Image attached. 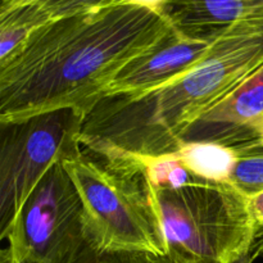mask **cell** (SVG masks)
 I'll return each instance as SVG.
<instances>
[{
	"instance_id": "17",
	"label": "cell",
	"mask_w": 263,
	"mask_h": 263,
	"mask_svg": "<svg viewBox=\"0 0 263 263\" xmlns=\"http://www.w3.org/2000/svg\"><path fill=\"white\" fill-rule=\"evenodd\" d=\"M130 263H164L162 258L149 256V254H130Z\"/></svg>"
},
{
	"instance_id": "8",
	"label": "cell",
	"mask_w": 263,
	"mask_h": 263,
	"mask_svg": "<svg viewBox=\"0 0 263 263\" xmlns=\"http://www.w3.org/2000/svg\"><path fill=\"white\" fill-rule=\"evenodd\" d=\"M263 116V68L195 123L184 141H213L241 149L252 145L249 126Z\"/></svg>"
},
{
	"instance_id": "15",
	"label": "cell",
	"mask_w": 263,
	"mask_h": 263,
	"mask_svg": "<svg viewBox=\"0 0 263 263\" xmlns=\"http://www.w3.org/2000/svg\"><path fill=\"white\" fill-rule=\"evenodd\" d=\"M248 199L252 215H253L254 221L263 235V190L252 197H248Z\"/></svg>"
},
{
	"instance_id": "9",
	"label": "cell",
	"mask_w": 263,
	"mask_h": 263,
	"mask_svg": "<svg viewBox=\"0 0 263 263\" xmlns=\"http://www.w3.org/2000/svg\"><path fill=\"white\" fill-rule=\"evenodd\" d=\"M91 4L87 0H2L0 67L15 58L39 31Z\"/></svg>"
},
{
	"instance_id": "10",
	"label": "cell",
	"mask_w": 263,
	"mask_h": 263,
	"mask_svg": "<svg viewBox=\"0 0 263 263\" xmlns=\"http://www.w3.org/2000/svg\"><path fill=\"white\" fill-rule=\"evenodd\" d=\"M167 13L175 27L193 35L233 25L263 28V0H167Z\"/></svg>"
},
{
	"instance_id": "4",
	"label": "cell",
	"mask_w": 263,
	"mask_h": 263,
	"mask_svg": "<svg viewBox=\"0 0 263 263\" xmlns=\"http://www.w3.org/2000/svg\"><path fill=\"white\" fill-rule=\"evenodd\" d=\"M153 187V186H152ZM166 236V258L252 263L263 244L247 195L230 184L195 180L177 190H156Z\"/></svg>"
},
{
	"instance_id": "6",
	"label": "cell",
	"mask_w": 263,
	"mask_h": 263,
	"mask_svg": "<svg viewBox=\"0 0 263 263\" xmlns=\"http://www.w3.org/2000/svg\"><path fill=\"white\" fill-rule=\"evenodd\" d=\"M5 240L4 263H73L84 251V208L62 161L39 182Z\"/></svg>"
},
{
	"instance_id": "11",
	"label": "cell",
	"mask_w": 263,
	"mask_h": 263,
	"mask_svg": "<svg viewBox=\"0 0 263 263\" xmlns=\"http://www.w3.org/2000/svg\"><path fill=\"white\" fill-rule=\"evenodd\" d=\"M175 154L195 179L215 184H230L239 159L235 148L213 141H182Z\"/></svg>"
},
{
	"instance_id": "12",
	"label": "cell",
	"mask_w": 263,
	"mask_h": 263,
	"mask_svg": "<svg viewBox=\"0 0 263 263\" xmlns=\"http://www.w3.org/2000/svg\"><path fill=\"white\" fill-rule=\"evenodd\" d=\"M134 162L140 163L149 184L156 190H177L197 180L175 153L141 157Z\"/></svg>"
},
{
	"instance_id": "1",
	"label": "cell",
	"mask_w": 263,
	"mask_h": 263,
	"mask_svg": "<svg viewBox=\"0 0 263 263\" xmlns=\"http://www.w3.org/2000/svg\"><path fill=\"white\" fill-rule=\"evenodd\" d=\"M174 30L167 0H98L51 23L0 67V123L61 109L86 118L110 84Z\"/></svg>"
},
{
	"instance_id": "3",
	"label": "cell",
	"mask_w": 263,
	"mask_h": 263,
	"mask_svg": "<svg viewBox=\"0 0 263 263\" xmlns=\"http://www.w3.org/2000/svg\"><path fill=\"white\" fill-rule=\"evenodd\" d=\"M84 208L87 244L102 253L168 256L166 236L140 164H115L80 149L62 161Z\"/></svg>"
},
{
	"instance_id": "19",
	"label": "cell",
	"mask_w": 263,
	"mask_h": 263,
	"mask_svg": "<svg viewBox=\"0 0 263 263\" xmlns=\"http://www.w3.org/2000/svg\"><path fill=\"white\" fill-rule=\"evenodd\" d=\"M257 257H263V244H262L261 248H259V251H258V256H257Z\"/></svg>"
},
{
	"instance_id": "5",
	"label": "cell",
	"mask_w": 263,
	"mask_h": 263,
	"mask_svg": "<svg viewBox=\"0 0 263 263\" xmlns=\"http://www.w3.org/2000/svg\"><path fill=\"white\" fill-rule=\"evenodd\" d=\"M85 117L73 109L2 125L0 238L7 236L46 172L81 149Z\"/></svg>"
},
{
	"instance_id": "13",
	"label": "cell",
	"mask_w": 263,
	"mask_h": 263,
	"mask_svg": "<svg viewBox=\"0 0 263 263\" xmlns=\"http://www.w3.org/2000/svg\"><path fill=\"white\" fill-rule=\"evenodd\" d=\"M236 151L239 152V159L231 176L230 185L247 197H252L263 190V146Z\"/></svg>"
},
{
	"instance_id": "7",
	"label": "cell",
	"mask_w": 263,
	"mask_h": 263,
	"mask_svg": "<svg viewBox=\"0 0 263 263\" xmlns=\"http://www.w3.org/2000/svg\"><path fill=\"white\" fill-rule=\"evenodd\" d=\"M226 31L228 27L193 35L175 27L158 48L128 66L105 90L100 100L139 99L179 81L210 55Z\"/></svg>"
},
{
	"instance_id": "18",
	"label": "cell",
	"mask_w": 263,
	"mask_h": 263,
	"mask_svg": "<svg viewBox=\"0 0 263 263\" xmlns=\"http://www.w3.org/2000/svg\"><path fill=\"white\" fill-rule=\"evenodd\" d=\"M164 263H218L213 261H207V259H192V258H177V257H172V258H162Z\"/></svg>"
},
{
	"instance_id": "16",
	"label": "cell",
	"mask_w": 263,
	"mask_h": 263,
	"mask_svg": "<svg viewBox=\"0 0 263 263\" xmlns=\"http://www.w3.org/2000/svg\"><path fill=\"white\" fill-rule=\"evenodd\" d=\"M248 133L254 146H263V116L249 126Z\"/></svg>"
},
{
	"instance_id": "2",
	"label": "cell",
	"mask_w": 263,
	"mask_h": 263,
	"mask_svg": "<svg viewBox=\"0 0 263 263\" xmlns=\"http://www.w3.org/2000/svg\"><path fill=\"white\" fill-rule=\"evenodd\" d=\"M263 68V28L229 26L210 55L179 81L139 99H103L80 144L109 163L175 153L190 128Z\"/></svg>"
},
{
	"instance_id": "14",
	"label": "cell",
	"mask_w": 263,
	"mask_h": 263,
	"mask_svg": "<svg viewBox=\"0 0 263 263\" xmlns=\"http://www.w3.org/2000/svg\"><path fill=\"white\" fill-rule=\"evenodd\" d=\"M131 253H102L87 244L73 263H130Z\"/></svg>"
}]
</instances>
